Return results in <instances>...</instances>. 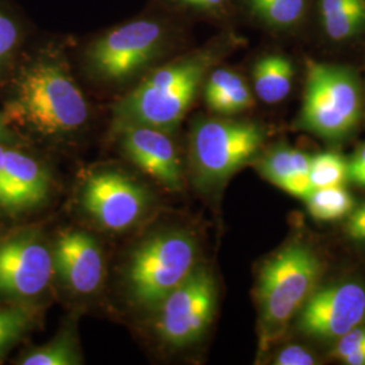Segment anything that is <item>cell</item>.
Masks as SVG:
<instances>
[{
    "mask_svg": "<svg viewBox=\"0 0 365 365\" xmlns=\"http://www.w3.org/2000/svg\"><path fill=\"white\" fill-rule=\"evenodd\" d=\"M7 117L46 137L69 135L88 119V105L58 57H43L22 69Z\"/></svg>",
    "mask_w": 365,
    "mask_h": 365,
    "instance_id": "6da1fadb",
    "label": "cell"
},
{
    "mask_svg": "<svg viewBox=\"0 0 365 365\" xmlns=\"http://www.w3.org/2000/svg\"><path fill=\"white\" fill-rule=\"evenodd\" d=\"M210 64V53H197L152 72L114 107L113 131L130 125L173 130L192 105Z\"/></svg>",
    "mask_w": 365,
    "mask_h": 365,
    "instance_id": "7a4b0ae2",
    "label": "cell"
},
{
    "mask_svg": "<svg viewBox=\"0 0 365 365\" xmlns=\"http://www.w3.org/2000/svg\"><path fill=\"white\" fill-rule=\"evenodd\" d=\"M321 262L303 244H289L265 261L257 280L261 341L280 337L314 292Z\"/></svg>",
    "mask_w": 365,
    "mask_h": 365,
    "instance_id": "3957f363",
    "label": "cell"
},
{
    "mask_svg": "<svg viewBox=\"0 0 365 365\" xmlns=\"http://www.w3.org/2000/svg\"><path fill=\"white\" fill-rule=\"evenodd\" d=\"M196 267L197 245L190 233L165 230L150 235L133 250L128 264L126 284L131 302L155 312Z\"/></svg>",
    "mask_w": 365,
    "mask_h": 365,
    "instance_id": "277c9868",
    "label": "cell"
},
{
    "mask_svg": "<svg viewBox=\"0 0 365 365\" xmlns=\"http://www.w3.org/2000/svg\"><path fill=\"white\" fill-rule=\"evenodd\" d=\"M264 133L255 123L206 119L191 135V165L199 188L211 190L226 182L260 150Z\"/></svg>",
    "mask_w": 365,
    "mask_h": 365,
    "instance_id": "5b68a950",
    "label": "cell"
},
{
    "mask_svg": "<svg viewBox=\"0 0 365 365\" xmlns=\"http://www.w3.org/2000/svg\"><path fill=\"white\" fill-rule=\"evenodd\" d=\"M360 96L352 76L339 66L309 61L302 125L327 138L342 137L359 120Z\"/></svg>",
    "mask_w": 365,
    "mask_h": 365,
    "instance_id": "8992f818",
    "label": "cell"
},
{
    "mask_svg": "<svg viewBox=\"0 0 365 365\" xmlns=\"http://www.w3.org/2000/svg\"><path fill=\"white\" fill-rule=\"evenodd\" d=\"M217 306V284L206 267L197 265L182 284L157 306L155 329L173 348H184L202 339Z\"/></svg>",
    "mask_w": 365,
    "mask_h": 365,
    "instance_id": "52a82bcc",
    "label": "cell"
},
{
    "mask_svg": "<svg viewBox=\"0 0 365 365\" xmlns=\"http://www.w3.org/2000/svg\"><path fill=\"white\" fill-rule=\"evenodd\" d=\"M165 30L156 21L138 19L115 27L96 39L88 51V66L96 78L120 83L140 73L161 53Z\"/></svg>",
    "mask_w": 365,
    "mask_h": 365,
    "instance_id": "ba28073f",
    "label": "cell"
},
{
    "mask_svg": "<svg viewBox=\"0 0 365 365\" xmlns=\"http://www.w3.org/2000/svg\"><path fill=\"white\" fill-rule=\"evenodd\" d=\"M80 202L93 222L108 232H125L143 218L150 195L144 185L118 170L92 172L83 182Z\"/></svg>",
    "mask_w": 365,
    "mask_h": 365,
    "instance_id": "9c48e42d",
    "label": "cell"
},
{
    "mask_svg": "<svg viewBox=\"0 0 365 365\" xmlns=\"http://www.w3.org/2000/svg\"><path fill=\"white\" fill-rule=\"evenodd\" d=\"M54 274L53 253L38 232L14 235L0 245V295L33 298Z\"/></svg>",
    "mask_w": 365,
    "mask_h": 365,
    "instance_id": "30bf717a",
    "label": "cell"
},
{
    "mask_svg": "<svg viewBox=\"0 0 365 365\" xmlns=\"http://www.w3.org/2000/svg\"><path fill=\"white\" fill-rule=\"evenodd\" d=\"M365 318V288L344 282L314 291L299 312V329L319 339H339Z\"/></svg>",
    "mask_w": 365,
    "mask_h": 365,
    "instance_id": "8fae6325",
    "label": "cell"
},
{
    "mask_svg": "<svg viewBox=\"0 0 365 365\" xmlns=\"http://www.w3.org/2000/svg\"><path fill=\"white\" fill-rule=\"evenodd\" d=\"M123 155L170 191L182 187L180 157L168 131L150 126L130 125L114 131Z\"/></svg>",
    "mask_w": 365,
    "mask_h": 365,
    "instance_id": "7c38bea8",
    "label": "cell"
},
{
    "mask_svg": "<svg viewBox=\"0 0 365 365\" xmlns=\"http://www.w3.org/2000/svg\"><path fill=\"white\" fill-rule=\"evenodd\" d=\"M54 274L78 295H92L103 283L105 257L98 241L81 230L57 237L52 249Z\"/></svg>",
    "mask_w": 365,
    "mask_h": 365,
    "instance_id": "4fadbf2b",
    "label": "cell"
},
{
    "mask_svg": "<svg viewBox=\"0 0 365 365\" xmlns=\"http://www.w3.org/2000/svg\"><path fill=\"white\" fill-rule=\"evenodd\" d=\"M7 211H25L43 203L51 192V178L33 157L6 146L3 155Z\"/></svg>",
    "mask_w": 365,
    "mask_h": 365,
    "instance_id": "5bb4252c",
    "label": "cell"
},
{
    "mask_svg": "<svg viewBox=\"0 0 365 365\" xmlns=\"http://www.w3.org/2000/svg\"><path fill=\"white\" fill-rule=\"evenodd\" d=\"M205 98L210 108L220 114H235L253 105V96L240 75L215 69L206 83Z\"/></svg>",
    "mask_w": 365,
    "mask_h": 365,
    "instance_id": "9a60e30c",
    "label": "cell"
},
{
    "mask_svg": "<svg viewBox=\"0 0 365 365\" xmlns=\"http://www.w3.org/2000/svg\"><path fill=\"white\" fill-rule=\"evenodd\" d=\"M294 69L286 57L274 54L260 58L253 68L255 90L262 102H282L292 87Z\"/></svg>",
    "mask_w": 365,
    "mask_h": 365,
    "instance_id": "2e32d148",
    "label": "cell"
},
{
    "mask_svg": "<svg viewBox=\"0 0 365 365\" xmlns=\"http://www.w3.org/2000/svg\"><path fill=\"white\" fill-rule=\"evenodd\" d=\"M321 22L334 41L351 38L365 27V0H319Z\"/></svg>",
    "mask_w": 365,
    "mask_h": 365,
    "instance_id": "e0dca14e",
    "label": "cell"
},
{
    "mask_svg": "<svg viewBox=\"0 0 365 365\" xmlns=\"http://www.w3.org/2000/svg\"><path fill=\"white\" fill-rule=\"evenodd\" d=\"M312 156L307 153L289 149L276 148L260 161L261 173L276 187L282 188L297 176H309Z\"/></svg>",
    "mask_w": 365,
    "mask_h": 365,
    "instance_id": "ac0fdd59",
    "label": "cell"
},
{
    "mask_svg": "<svg viewBox=\"0 0 365 365\" xmlns=\"http://www.w3.org/2000/svg\"><path fill=\"white\" fill-rule=\"evenodd\" d=\"M309 212L318 221H337L353 211V197L344 185L315 188L306 197Z\"/></svg>",
    "mask_w": 365,
    "mask_h": 365,
    "instance_id": "d6986e66",
    "label": "cell"
},
{
    "mask_svg": "<svg viewBox=\"0 0 365 365\" xmlns=\"http://www.w3.org/2000/svg\"><path fill=\"white\" fill-rule=\"evenodd\" d=\"M76 339L71 329L61 331L56 339L36 351L26 354L22 365H78L81 364Z\"/></svg>",
    "mask_w": 365,
    "mask_h": 365,
    "instance_id": "ffe728a7",
    "label": "cell"
},
{
    "mask_svg": "<svg viewBox=\"0 0 365 365\" xmlns=\"http://www.w3.org/2000/svg\"><path fill=\"white\" fill-rule=\"evenodd\" d=\"M307 0H248L249 7L264 22L287 27L297 24L306 9Z\"/></svg>",
    "mask_w": 365,
    "mask_h": 365,
    "instance_id": "44dd1931",
    "label": "cell"
},
{
    "mask_svg": "<svg viewBox=\"0 0 365 365\" xmlns=\"http://www.w3.org/2000/svg\"><path fill=\"white\" fill-rule=\"evenodd\" d=\"M309 178L314 190L344 185L348 179V164L337 153H319L312 156Z\"/></svg>",
    "mask_w": 365,
    "mask_h": 365,
    "instance_id": "7402d4cb",
    "label": "cell"
},
{
    "mask_svg": "<svg viewBox=\"0 0 365 365\" xmlns=\"http://www.w3.org/2000/svg\"><path fill=\"white\" fill-rule=\"evenodd\" d=\"M30 324V315L22 309L0 310V352L19 339Z\"/></svg>",
    "mask_w": 365,
    "mask_h": 365,
    "instance_id": "603a6c76",
    "label": "cell"
},
{
    "mask_svg": "<svg viewBox=\"0 0 365 365\" xmlns=\"http://www.w3.org/2000/svg\"><path fill=\"white\" fill-rule=\"evenodd\" d=\"M19 38L18 27L13 19L7 15L0 13V66L13 52Z\"/></svg>",
    "mask_w": 365,
    "mask_h": 365,
    "instance_id": "cb8c5ba5",
    "label": "cell"
},
{
    "mask_svg": "<svg viewBox=\"0 0 365 365\" xmlns=\"http://www.w3.org/2000/svg\"><path fill=\"white\" fill-rule=\"evenodd\" d=\"M363 344H365V327H354L337 339V345L333 351V357L342 361L348 354L354 352Z\"/></svg>",
    "mask_w": 365,
    "mask_h": 365,
    "instance_id": "d4e9b609",
    "label": "cell"
},
{
    "mask_svg": "<svg viewBox=\"0 0 365 365\" xmlns=\"http://www.w3.org/2000/svg\"><path fill=\"white\" fill-rule=\"evenodd\" d=\"M274 364L277 365H313L315 359L313 354L307 352L303 346L291 345L284 348L274 359Z\"/></svg>",
    "mask_w": 365,
    "mask_h": 365,
    "instance_id": "484cf974",
    "label": "cell"
},
{
    "mask_svg": "<svg viewBox=\"0 0 365 365\" xmlns=\"http://www.w3.org/2000/svg\"><path fill=\"white\" fill-rule=\"evenodd\" d=\"M346 232L354 241L365 242V203L351 212L346 222Z\"/></svg>",
    "mask_w": 365,
    "mask_h": 365,
    "instance_id": "4316f807",
    "label": "cell"
},
{
    "mask_svg": "<svg viewBox=\"0 0 365 365\" xmlns=\"http://www.w3.org/2000/svg\"><path fill=\"white\" fill-rule=\"evenodd\" d=\"M363 175H365V145L348 164V178L352 179L353 182Z\"/></svg>",
    "mask_w": 365,
    "mask_h": 365,
    "instance_id": "83f0119b",
    "label": "cell"
},
{
    "mask_svg": "<svg viewBox=\"0 0 365 365\" xmlns=\"http://www.w3.org/2000/svg\"><path fill=\"white\" fill-rule=\"evenodd\" d=\"M342 361L348 365H365V344L357 348L354 352L348 354Z\"/></svg>",
    "mask_w": 365,
    "mask_h": 365,
    "instance_id": "f1b7e54d",
    "label": "cell"
},
{
    "mask_svg": "<svg viewBox=\"0 0 365 365\" xmlns=\"http://www.w3.org/2000/svg\"><path fill=\"white\" fill-rule=\"evenodd\" d=\"M225 0H187L188 4H192L195 7L200 9H215L218 6H221Z\"/></svg>",
    "mask_w": 365,
    "mask_h": 365,
    "instance_id": "f546056e",
    "label": "cell"
},
{
    "mask_svg": "<svg viewBox=\"0 0 365 365\" xmlns=\"http://www.w3.org/2000/svg\"><path fill=\"white\" fill-rule=\"evenodd\" d=\"M11 138V131L6 128V117L0 114V144L7 143Z\"/></svg>",
    "mask_w": 365,
    "mask_h": 365,
    "instance_id": "4dcf8cb0",
    "label": "cell"
},
{
    "mask_svg": "<svg viewBox=\"0 0 365 365\" xmlns=\"http://www.w3.org/2000/svg\"><path fill=\"white\" fill-rule=\"evenodd\" d=\"M6 206H7V203H6V195H4V191H3V188H1V185H0V207L6 210Z\"/></svg>",
    "mask_w": 365,
    "mask_h": 365,
    "instance_id": "1f68e13d",
    "label": "cell"
},
{
    "mask_svg": "<svg viewBox=\"0 0 365 365\" xmlns=\"http://www.w3.org/2000/svg\"><path fill=\"white\" fill-rule=\"evenodd\" d=\"M356 184H359V185H361V187H365V175L363 176H360V178H357L356 180H354Z\"/></svg>",
    "mask_w": 365,
    "mask_h": 365,
    "instance_id": "d6a6232c",
    "label": "cell"
},
{
    "mask_svg": "<svg viewBox=\"0 0 365 365\" xmlns=\"http://www.w3.org/2000/svg\"><path fill=\"white\" fill-rule=\"evenodd\" d=\"M182 1H184V3H187V0H182Z\"/></svg>",
    "mask_w": 365,
    "mask_h": 365,
    "instance_id": "836d02e7",
    "label": "cell"
}]
</instances>
